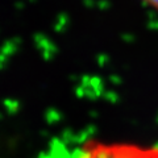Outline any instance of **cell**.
Masks as SVG:
<instances>
[{
	"label": "cell",
	"mask_w": 158,
	"mask_h": 158,
	"mask_svg": "<svg viewBox=\"0 0 158 158\" xmlns=\"http://www.w3.org/2000/svg\"><path fill=\"white\" fill-rule=\"evenodd\" d=\"M71 158H158V144L86 140Z\"/></svg>",
	"instance_id": "6da1fadb"
},
{
	"label": "cell",
	"mask_w": 158,
	"mask_h": 158,
	"mask_svg": "<svg viewBox=\"0 0 158 158\" xmlns=\"http://www.w3.org/2000/svg\"><path fill=\"white\" fill-rule=\"evenodd\" d=\"M20 42H21V40L20 38H13L11 40V41H7L3 44L2 49H0V53L4 54L7 58L13 56L15 53H16L19 50V46H20Z\"/></svg>",
	"instance_id": "7a4b0ae2"
},
{
	"label": "cell",
	"mask_w": 158,
	"mask_h": 158,
	"mask_svg": "<svg viewBox=\"0 0 158 158\" xmlns=\"http://www.w3.org/2000/svg\"><path fill=\"white\" fill-rule=\"evenodd\" d=\"M4 107L9 113H16L20 110V103L15 99H6L4 100Z\"/></svg>",
	"instance_id": "3957f363"
},
{
	"label": "cell",
	"mask_w": 158,
	"mask_h": 158,
	"mask_svg": "<svg viewBox=\"0 0 158 158\" xmlns=\"http://www.w3.org/2000/svg\"><path fill=\"white\" fill-rule=\"evenodd\" d=\"M146 6H149L150 8L156 9V11H158V0H142Z\"/></svg>",
	"instance_id": "277c9868"
},
{
	"label": "cell",
	"mask_w": 158,
	"mask_h": 158,
	"mask_svg": "<svg viewBox=\"0 0 158 158\" xmlns=\"http://www.w3.org/2000/svg\"><path fill=\"white\" fill-rule=\"evenodd\" d=\"M2 116H3V115H2V112H0V118H2Z\"/></svg>",
	"instance_id": "5b68a950"
}]
</instances>
